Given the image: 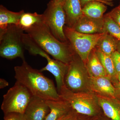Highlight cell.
<instances>
[{"label":"cell","mask_w":120,"mask_h":120,"mask_svg":"<svg viewBox=\"0 0 120 120\" xmlns=\"http://www.w3.org/2000/svg\"><path fill=\"white\" fill-rule=\"evenodd\" d=\"M49 112L46 100L32 95L24 114L26 120H44Z\"/></svg>","instance_id":"obj_10"},{"label":"cell","mask_w":120,"mask_h":120,"mask_svg":"<svg viewBox=\"0 0 120 120\" xmlns=\"http://www.w3.org/2000/svg\"><path fill=\"white\" fill-rule=\"evenodd\" d=\"M32 96L27 88L16 81L3 96L1 109L4 114L11 112L24 114Z\"/></svg>","instance_id":"obj_7"},{"label":"cell","mask_w":120,"mask_h":120,"mask_svg":"<svg viewBox=\"0 0 120 120\" xmlns=\"http://www.w3.org/2000/svg\"><path fill=\"white\" fill-rule=\"evenodd\" d=\"M97 96L105 115L112 120H120V100L116 98Z\"/></svg>","instance_id":"obj_15"},{"label":"cell","mask_w":120,"mask_h":120,"mask_svg":"<svg viewBox=\"0 0 120 120\" xmlns=\"http://www.w3.org/2000/svg\"><path fill=\"white\" fill-rule=\"evenodd\" d=\"M95 117L79 114L77 120H94Z\"/></svg>","instance_id":"obj_27"},{"label":"cell","mask_w":120,"mask_h":120,"mask_svg":"<svg viewBox=\"0 0 120 120\" xmlns=\"http://www.w3.org/2000/svg\"></svg>","instance_id":"obj_36"},{"label":"cell","mask_w":120,"mask_h":120,"mask_svg":"<svg viewBox=\"0 0 120 120\" xmlns=\"http://www.w3.org/2000/svg\"><path fill=\"white\" fill-rule=\"evenodd\" d=\"M94 49L97 56L106 71L108 77L115 88H118L120 84L111 56L103 53L96 47Z\"/></svg>","instance_id":"obj_17"},{"label":"cell","mask_w":120,"mask_h":120,"mask_svg":"<svg viewBox=\"0 0 120 120\" xmlns=\"http://www.w3.org/2000/svg\"><path fill=\"white\" fill-rule=\"evenodd\" d=\"M28 52L32 55H39L47 61V65L40 69L42 72L47 71L53 75L56 79L57 89L59 92L64 85L65 76L68 69L69 64L55 59H52L49 55L34 42H31L27 48Z\"/></svg>","instance_id":"obj_9"},{"label":"cell","mask_w":120,"mask_h":120,"mask_svg":"<svg viewBox=\"0 0 120 120\" xmlns=\"http://www.w3.org/2000/svg\"><path fill=\"white\" fill-rule=\"evenodd\" d=\"M94 49L90 53L85 64L88 74L90 77H109L106 71L96 54Z\"/></svg>","instance_id":"obj_16"},{"label":"cell","mask_w":120,"mask_h":120,"mask_svg":"<svg viewBox=\"0 0 120 120\" xmlns=\"http://www.w3.org/2000/svg\"><path fill=\"white\" fill-rule=\"evenodd\" d=\"M118 41L111 35L105 33L95 47L103 53L111 56L114 52L117 50Z\"/></svg>","instance_id":"obj_21"},{"label":"cell","mask_w":120,"mask_h":120,"mask_svg":"<svg viewBox=\"0 0 120 120\" xmlns=\"http://www.w3.org/2000/svg\"><path fill=\"white\" fill-rule=\"evenodd\" d=\"M53 0L56 3L60 4L63 5L66 0Z\"/></svg>","instance_id":"obj_32"},{"label":"cell","mask_w":120,"mask_h":120,"mask_svg":"<svg viewBox=\"0 0 120 120\" xmlns=\"http://www.w3.org/2000/svg\"><path fill=\"white\" fill-rule=\"evenodd\" d=\"M23 10L19 12H14L8 10L2 5L0 6V31L6 29L11 24L18 25Z\"/></svg>","instance_id":"obj_18"},{"label":"cell","mask_w":120,"mask_h":120,"mask_svg":"<svg viewBox=\"0 0 120 120\" xmlns=\"http://www.w3.org/2000/svg\"><path fill=\"white\" fill-rule=\"evenodd\" d=\"M114 68L117 76L120 74V53L117 50L111 56Z\"/></svg>","instance_id":"obj_23"},{"label":"cell","mask_w":120,"mask_h":120,"mask_svg":"<svg viewBox=\"0 0 120 120\" xmlns=\"http://www.w3.org/2000/svg\"><path fill=\"white\" fill-rule=\"evenodd\" d=\"M58 94L60 98L68 102L72 108L79 114L96 117L103 113L97 95L91 91L73 92L64 84Z\"/></svg>","instance_id":"obj_3"},{"label":"cell","mask_w":120,"mask_h":120,"mask_svg":"<svg viewBox=\"0 0 120 120\" xmlns=\"http://www.w3.org/2000/svg\"><path fill=\"white\" fill-rule=\"evenodd\" d=\"M118 7V8H119V9H120V4L119 5V6H118V7Z\"/></svg>","instance_id":"obj_35"},{"label":"cell","mask_w":120,"mask_h":120,"mask_svg":"<svg viewBox=\"0 0 120 120\" xmlns=\"http://www.w3.org/2000/svg\"><path fill=\"white\" fill-rule=\"evenodd\" d=\"M104 17L95 19L83 15L72 27L76 31L87 34L104 33Z\"/></svg>","instance_id":"obj_12"},{"label":"cell","mask_w":120,"mask_h":120,"mask_svg":"<svg viewBox=\"0 0 120 120\" xmlns=\"http://www.w3.org/2000/svg\"><path fill=\"white\" fill-rule=\"evenodd\" d=\"M24 31L15 24L0 31V56L8 60L19 57L25 60L23 42Z\"/></svg>","instance_id":"obj_4"},{"label":"cell","mask_w":120,"mask_h":120,"mask_svg":"<svg viewBox=\"0 0 120 120\" xmlns=\"http://www.w3.org/2000/svg\"><path fill=\"white\" fill-rule=\"evenodd\" d=\"M46 102L50 112L44 120H58L72 109L68 102L61 98L58 100H47Z\"/></svg>","instance_id":"obj_13"},{"label":"cell","mask_w":120,"mask_h":120,"mask_svg":"<svg viewBox=\"0 0 120 120\" xmlns=\"http://www.w3.org/2000/svg\"><path fill=\"white\" fill-rule=\"evenodd\" d=\"M79 114L75 110L72 109L68 113L58 120H77Z\"/></svg>","instance_id":"obj_26"},{"label":"cell","mask_w":120,"mask_h":120,"mask_svg":"<svg viewBox=\"0 0 120 120\" xmlns=\"http://www.w3.org/2000/svg\"><path fill=\"white\" fill-rule=\"evenodd\" d=\"M26 34L39 47L55 60L69 64L75 53L69 42H62L52 34L45 23L35 26Z\"/></svg>","instance_id":"obj_2"},{"label":"cell","mask_w":120,"mask_h":120,"mask_svg":"<svg viewBox=\"0 0 120 120\" xmlns=\"http://www.w3.org/2000/svg\"><path fill=\"white\" fill-rule=\"evenodd\" d=\"M117 50L120 53V41H118V46H117Z\"/></svg>","instance_id":"obj_33"},{"label":"cell","mask_w":120,"mask_h":120,"mask_svg":"<svg viewBox=\"0 0 120 120\" xmlns=\"http://www.w3.org/2000/svg\"><path fill=\"white\" fill-rule=\"evenodd\" d=\"M90 78L86 65L79 55L75 53L69 64L68 69L65 76V86L74 92L90 91Z\"/></svg>","instance_id":"obj_5"},{"label":"cell","mask_w":120,"mask_h":120,"mask_svg":"<svg viewBox=\"0 0 120 120\" xmlns=\"http://www.w3.org/2000/svg\"><path fill=\"white\" fill-rule=\"evenodd\" d=\"M16 81L27 88L33 96L47 100L60 99L57 88L52 79L45 77L41 72L32 68L23 60L22 64L14 68Z\"/></svg>","instance_id":"obj_1"},{"label":"cell","mask_w":120,"mask_h":120,"mask_svg":"<svg viewBox=\"0 0 120 120\" xmlns=\"http://www.w3.org/2000/svg\"><path fill=\"white\" fill-rule=\"evenodd\" d=\"M102 1H104L105 3H106V5H109V6L112 7L113 6V4L112 1L113 0H101Z\"/></svg>","instance_id":"obj_31"},{"label":"cell","mask_w":120,"mask_h":120,"mask_svg":"<svg viewBox=\"0 0 120 120\" xmlns=\"http://www.w3.org/2000/svg\"><path fill=\"white\" fill-rule=\"evenodd\" d=\"M45 23L43 14H38L37 12H24L19 20L18 25L24 31H27L35 26Z\"/></svg>","instance_id":"obj_19"},{"label":"cell","mask_w":120,"mask_h":120,"mask_svg":"<svg viewBox=\"0 0 120 120\" xmlns=\"http://www.w3.org/2000/svg\"><path fill=\"white\" fill-rule=\"evenodd\" d=\"M8 82L6 80L4 79H1V78L0 79V89H3L5 87L8 86Z\"/></svg>","instance_id":"obj_28"},{"label":"cell","mask_w":120,"mask_h":120,"mask_svg":"<svg viewBox=\"0 0 120 120\" xmlns=\"http://www.w3.org/2000/svg\"><path fill=\"white\" fill-rule=\"evenodd\" d=\"M65 36L71 47L86 64L90 53L94 49L99 39L105 33L87 34L76 31L65 26Z\"/></svg>","instance_id":"obj_6"},{"label":"cell","mask_w":120,"mask_h":120,"mask_svg":"<svg viewBox=\"0 0 120 120\" xmlns=\"http://www.w3.org/2000/svg\"><path fill=\"white\" fill-rule=\"evenodd\" d=\"M80 1H81V4H82V8H83L87 3H88V2H90V1H99L106 5V3H105L104 1L101 0H80Z\"/></svg>","instance_id":"obj_30"},{"label":"cell","mask_w":120,"mask_h":120,"mask_svg":"<svg viewBox=\"0 0 120 120\" xmlns=\"http://www.w3.org/2000/svg\"><path fill=\"white\" fill-rule=\"evenodd\" d=\"M107 14L117 23L120 26V9L118 8V7L113 9Z\"/></svg>","instance_id":"obj_25"},{"label":"cell","mask_w":120,"mask_h":120,"mask_svg":"<svg viewBox=\"0 0 120 120\" xmlns=\"http://www.w3.org/2000/svg\"><path fill=\"white\" fill-rule=\"evenodd\" d=\"M118 79L120 84V74H119L118 75Z\"/></svg>","instance_id":"obj_34"},{"label":"cell","mask_w":120,"mask_h":120,"mask_svg":"<svg viewBox=\"0 0 120 120\" xmlns=\"http://www.w3.org/2000/svg\"><path fill=\"white\" fill-rule=\"evenodd\" d=\"M66 16V24L72 28L83 15L80 0H66L63 5Z\"/></svg>","instance_id":"obj_14"},{"label":"cell","mask_w":120,"mask_h":120,"mask_svg":"<svg viewBox=\"0 0 120 120\" xmlns=\"http://www.w3.org/2000/svg\"><path fill=\"white\" fill-rule=\"evenodd\" d=\"M89 90L97 95L116 98V88L107 77H90Z\"/></svg>","instance_id":"obj_11"},{"label":"cell","mask_w":120,"mask_h":120,"mask_svg":"<svg viewBox=\"0 0 120 120\" xmlns=\"http://www.w3.org/2000/svg\"><path fill=\"white\" fill-rule=\"evenodd\" d=\"M104 17V33H107L120 41V26L109 15Z\"/></svg>","instance_id":"obj_22"},{"label":"cell","mask_w":120,"mask_h":120,"mask_svg":"<svg viewBox=\"0 0 120 120\" xmlns=\"http://www.w3.org/2000/svg\"><path fill=\"white\" fill-rule=\"evenodd\" d=\"M94 120H112L110 118L105 115L104 113L100 116L96 117L95 118Z\"/></svg>","instance_id":"obj_29"},{"label":"cell","mask_w":120,"mask_h":120,"mask_svg":"<svg viewBox=\"0 0 120 120\" xmlns=\"http://www.w3.org/2000/svg\"><path fill=\"white\" fill-rule=\"evenodd\" d=\"M4 120H26L24 114L11 112L4 114Z\"/></svg>","instance_id":"obj_24"},{"label":"cell","mask_w":120,"mask_h":120,"mask_svg":"<svg viewBox=\"0 0 120 120\" xmlns=\"http://www.w3.org/2000/svg\"><path fill=\"white\" fill-rule=\"evenodd\" d=\"M43 14L45 23L52 34L62 42H68L64 32L66 16L63 5L52 0Z\"/></svg>","instance_id":"obj_8"},{"label":"cell","mask_w":120,"mask_h":120,"mask_svg":"<svg viewBox=\"0 0 120 120\" xmlns=\"http://www.w3.org/2000/svg\"><path fill=\"white\" fill-rule=\"evenodd\" d=\"M104 3L98 1H93L87 3L83 8L82 12L84 15L95 19L103 18V14L107 9Z\"/></svg>","instance_id":"obj_20"}]
</instances>
